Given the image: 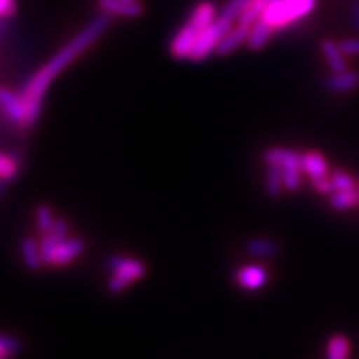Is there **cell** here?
I'll use <instances>...</instances> for the list:
<instances>
[{"instance_id":"cell-22","label":"cell","mask_w":359,"mask_h":359,"mask_svg":"<svg viewBox=\"0 0 359 359\" xmlns=\"http://www.w3.org/2000/svg\"><path fill=\"white\" fill-rule=\"evenodd\" d=\"M266 4H268V0H253V2L248 6V8H246V11L240 15L238 24L246 25V27H253L255 22H258L259 19H262Z\"/></svg>"},{"instance_id":"cell-26","label":"cell","mask_w":359,"mask_h":359,"mask_svg":"<svg viewBox=\"0 0 359 359\" xmlns=\"http://www.w3.org/2000/svg\"><path fill=\"white\" fill-rule=\"evenodd\" d=\"M19 351V341L8 334H0V359H12Z\"/></svg>"},{"instance_id":"cell-25","label":"cell","mask_w":359,"mask_h":359,"mask_svg":"<svg viewBox=\"0 0 359 359\" xmlns=\"http://www.w3.org/2000/svg\"><path fill=\"white\" fill-rule=\"evenodd\" d=\"M303 170L299 168H283V185L286 191H296L302 188Z\"/></svg>"},{"instance_id":"cell-29","label":"cell","mask_w":359,"mask_h":359,"mask_svg":"<svg viewBox=\"0 0 359 359\" xmlns=\"http://www.w3.org/2000/svg\"><path fill=\"white\" fill-rule=\"evenodd\" d=\"M311 185H313V188L316 191H320V193H333L334 191V188H333V185H331V180H330V177H326V178H320V180H311Z\"/></svg>"},{"instance_id":"cell-23","label":"cell","mask_w":359,"mask_h":359,"mask_svg":"<svg viewBox=\"0 0 359 359\" xmlns=\"http://www.w3.org/2000/svg\"><path fill=\"white\" fill-rule=\"evenodd\" d=\"M35 222H37V228L42 235L50 231L53 223H55V217H53L50 206L47 205L37 206V210H35Z\"/></svg>"},{"instance_id":"cell-28","label":"cell","mask_w":359,"mask_h":359,"mask_svg":"<svg viewBox=\"0 0 359 359\" xmlns=\"http://www.w3.org/2000/svg\"><path fill=\"white\" fill-rule=\"evenodd\" d=\"M338 45L344 55H359V39L341 40Z\"/></svg>"},{"instance_id":"cell-32","label":"cell","mask_w":359,"mask_h":359,"mask_svg":"<svg viewBox=\"0 0 359 359\" xmlns=\"http://www.w3.org/2000/svg\"><path fill=\"white\" fill-rule=\"evenodd\" d=\"M4 187H6V183H0V198H2V193H4Z\"/></svg>"},{"instance_id":"cell-8","label":"cell","mask_w":359,"mask_h":359,"mask_svg":"<svg viewBox=\"0 0 359 359\" xmlns=\"http://www.w3.org/2000/svg\"><path fill=\"white\" fill-rule=\"evenodd\" d=\"M268 271L258 264H246L236 271V283L243 290L257 291L262 290L268 283Z\"/></svg>"},{"instance_id":"cell-5","label":"cell","mask_w":359,"mask_h":359,"mask_svg":"<svg viewBox=\"0 0 359 359\" xmlns=\"http://www.w3.org/2000/svg\"><path fill=\"white\" fill-rule=\"evenodd\" d=\"M231 27H233V20L224 19V17L218 15L212 24L201 30L188 60L201 62L205 60V58H208L212 53H217L219 40L226 35V32L231 29Z\"/></svg>"},{"instance_id":"cell-1","label":"cell","mask_w":359,"mask_h":359,"mask_svg":"<svg viewBox=\"0 0 359 359\" xmlns=\"http://www.w3.org/2000/svg\"><path fill=\"white\" fill-rule=\"evenodd\" d=\"M110 13L105 12L97 15L95 19L85 27L82 32L75 35L64 48H60V50H58L42 69L35 72L32 77H30L29 83L25 85L20 93L27 109V127H32V125L39 120L40 114H42V103L50 83L72 64V62L77 60L90 45H93V42L105 32L107 27L110 24Z\"/></svg>"},{"instance_id":"cell-4","label":"cell","mask_w":359,"mask_h":359,"mask_svg":"<svg viewBox=\"0 0 359 359\" xmlns=\"http://www.w3.org/2000/svg\"><path fill=\"white\" fill-rule=\"evenodd\" d=\"M109 268L111 269V278L107 288L111 294H120L130 285H133L135 281L142 280L147 275L145 263L137 258L118 257V255L109 259Z\"/></svg>"},{"instance_id":"cell-21","label":"cell","mask_w":359,"mask_h":359,"mask_svg":"<svg viewBox=\"0 0 359 359\" xmlns=\"http://www.w3.org/2000/svg\"><path fill=\"white\" fill-rule=\"evenodd\" d=\"M19 173V160L12 155L0 154V183H11Z\"/></svg>"},{"instance_id":"cell-20","label":"cell","mask_w":359,"mask_h":359,"mask_svg":"<svg viewBox=\"0 0 359 359\" xmlns=\"http://www.w3.org/2000/svg\"><path fill=\"white\" fill-rule=\"evenodd\" d=\"M349 339L344 334H334L327 341L326 359H348Z\"/></svg>"},{"instance_id":"cell-35","label":"cell","mask_w":359,"mask_h":359,"mask_svg":"<svg viewBox=\"0 0 359 359\" xmlns=\"http://www.w3.org/2000/svg\"><path fill=\"white\" fill-rule=\"evenodd\" d=\"M268 2H269V0H268Z\"/></svg>"},{"instance_id":"cell-7","label":"cell","mask_w":359,"mask_h":359,"mask_svg":"<svg viewBox=\"0 0 359 359\" xmlns=\"http://www.w3.org/2000/svg\"><path fill=\"white\" fill-rule=\"evenodd\" d=\"M85 250V241L80 236H69L65 240L58 241L52 255L50 266H67L74 259H77Z\"/></svg>"},{"instance_id":"cell-33","label":"cell","mask_w":359,"mask_h":359,"mask_svg":"<svg viewBox=\"0 0 359 359\" xmlns=\"http://www.w3.org/2000/svg\"><path fill=\"white\" fill-rule=\"evenodd\" d=\"M127 2H135V0H127Z\"/></svg>"},{"instance_id":"cell-15","label":"cell","mask_w":359,"mask_h":359,"mask_svg":"<svg viewBox=\"0 0 359 359\" xmlns=\"http://www.w3.org/2000/svg\"><path fill=\"white\" fill-rule=\"evenodd\" d=\"M20 255L24 259L27 269L39 271L43 266L42 253H40V243L34 238H24L20 243Z\"/></svg>"},{"instance_id":"cell-30","label":"cell","mask_w":359,"mask_h":359,"mask_svg":"<svg viewBox=\"0 0 359 359\" xmlns=\"http://www.w3.org/2000/svg\"><path fill=\"white\" fill-rule=\"evenodd\" d=\"M15 12V0H0V19L11 17Z\"/></svg>"},{"instance_id":"cell-3","label":"cell","mask_w":359,"mask_h":359,"mask_svg":"<svg viewBox=\"0 0 359 359\" xmlns=\"http://www.w3.org/2000/svg\"><path fill=\"white\" fill-rule=\"evenodd\" d=\"M314 7H316V0H269L262 19L276 32L304 19L314 11Z\"/></svg>"},{"instance_id":"cell-24","label":"cell","mask_w":359,"mask_h":359,"mask_svg":"<svg viewBox=\"0 0 359 359\" xmlns=\"http://www.w3.org/2000/svg\"><path fill=\"white\" fill-rule=\"evenodd\" d=\"M251 2H253V0H228L226 6L222 8V12H219L218 15L235 22L240 19V15L248 8Z\"/></svg>"},{"instance_id":"cell-18","label":"cell","mask_w":359,"mask_h":359,"mask_svg":"<svg viewBox=\"0 0 359 359\" xmlns=\"http://www.w3.org/2000/svg\"><path fill=\"white\" fill-rule=\"evenodd\" d=\"M330 205L336 212H344V210L354 208V206L359 205V188L333 191L330 198Z\"/></svg>"},{"instance_id":"cell-2","label":"cell","mask_w":359,"mask_h":359,"mask_svg":"<svg viewBox=\"0 0 359 359\" xmlns=\"http://www.w3.org/2000/svg\"><path fill=\"white\" fill-rule=\"evenodd\" d=\"M217 17V8H215L212 2L198 4V6L193 8L190 19H188L185 25H183V29L175 35L173 42L170 45L172 55L175 58H178V60H187V58H190L200 32L205 27L212 24Z\"/></svg>"},{"instance_id":"cell-31","label":"cell","mask_w":359,"mask_h":359,"mask_svg":"<svg viewBox=\"0 0 359 359\" xmlns=\"http://www.w3.org/2000/svg\"><path fill=\"white\" fill-rule=\"evenodd\" d=\"M353 25H354V29L358 30L359 32V0H354V4H353Z\"/></svg>"},{"instance_id":"cell-13","label":"cell","mask_w":359,"mask_h":359,"mask_svg":"<svg viewBox=\"0 0 359 359\" xmlns=\"http://www.w3.org/2000/svg\"><path fill=\"white\" fill-rule=\"evenodd\" d=\"M302 170L309 180H320L330 177L327 161L320 151H308L302 154Z\"/></svg>"},{"instance_id":"cell-11","label":"cell","mask_w":359,"mask_h":359,"mask_svg":"<svg viewBox=\"0 0 359 359\" xmlns=\"http://www.w3.org/2000/svg\"><path fill=\"white\" fill-rule=\"evenodd\" d=\"M264 161L266 165H278L283 168H299L302 170V154L288 150V148L273 147L264 151Z\"/></svg>"},{"instance_id":"cell-27","label":"cell","mask_w":359,"mask_h":359,"mask_svg":"<svg viewBox=\"0 0 359 359\" xmlns=\"http://www.w3.org/2000/svg\"><path fill=\"white\" fill-rule=\"evenodd\" d=\"M331 185H333L334 191L339 190H351V188H358L356 182L349 177L346 172H341V170H334L333 173H330Z\"/></svg>"},{"instance_id":"cell-10","label":"cell","mask_w":359,"mask_h":359,"mask_svg":"<svg viewBox=\"0 0 359 359\" xmlns=\"http://www.w3.org/2000/svg\"><path fill=\"white\" fill-rule=\"evenodd\" d=\"M248 34H250V27L241 25V24L231 27V29L226 32V35L219 40V43L217 47V55H219V57L231 55V53L238 50L241 45H246Z\"/></svg>"},{"instance_id":"cell-16","label":"cell","mask_w":359,"mask_h":359,"mask_svg":"<svg viewBox=\"0 0 359 359\" xmlns=\"http://www.w3.org/2000/svg\"><path fill=\"white\" fill-rule=\"evenodd\" d=\"M246 253L251 255L255 258H275L280 251V246H278L276 241L269 240V238H253V240H248V243L245 245Z\"/></svg>"},{"instance_id":"cell-19","label":"cell","mask_w":359,"mask_h":359,"mask_svg":"<svg viewBox=\"0 0 359 359\" xmlns=\"http://www.w3.org/2000/svg\"><path fill=\"white\" fill-rule=\"evenodd\" d=\"M285 190L283 185V170L278 165H268L266 178H264V191L269 198H278L281 191Z\"/></svg>"},{"instance_id":"cell-6","label":"cell","mask_w":359,"mask_h":359,"mask_svg":"<svg viewBox=\"0 0 359 359\" xmlns=\"http://www.w3.org/2000/svg\"><path fill=\"white\" fill-rule=\"evenodd\" d=\"M0 110L13 125L29 128L27 127V109L22 95H17L7 87H0Z\"/></svg>"},{"instance_id":"cell-14","label":"cell","mask_w":359,"mask_h":359,"mask_svg":"<svg viewBox=\"0 0 359 359\" xmlns=\"http://www.w3.org/2000/svg\"><path fill=\"white\" fill-rule=\"evenodd\" d=\"M275 30L273 27L266 24L263 19H259L258 22H255L253 27H250V34H248V40H246V47L253 52H259L266 47V43L271 39V35Z\"/></svg>"},{"instance_id":"cell-12","label":"cell","mask_w":359,"mask_h":359,"mask_svg":"<svg viewBox=\"0 0 359 359\" xmlns=\"http://www.w3.org/2000/svg\"><path fill=\"white\" fill-rule=\"evenodd\" d=\"M359 87V74L354 70L333 72L326 79V88L331 93H348Z\"/></svg>"},{"instance_id":"cell-34","label":"cell","mask_w":359,"mask_h":359,"mask_svg":"<svg viewBox=\"0 0 359 359\" xmlns=\"http://www.w3.org/2000/svg\"><path fill=\"white\" fill-rule=\"evenodd\" d=\"M358 188H359V183H358Z\"/></svg>"},{"instance_id":"cell-9","label":"cell","mask_w":359,"mask_h":359,"mask_svg":"<svg viewBox=\"0 0 359 359\" xmlns=\"http://www.w3.org/2000/svg\"><path fill=\"white\" fill-rule=\"evenodd\" d=\"M97 6L102 12L110 15L127 17V19H137L143 13V6L138 0L127 2V0H97Z\"/></svg>"},{"instance_id":"cell-17","label":"cell","mask_w":359,"mask_h":359,"mask_svg":"<svg viewBox=\"0 0 359 359\" xmlns=\"http://www.w3.org/2000/svg\"><path fill=\"white\" fill-rule=\"evenodd\" d=\"M321 52L325 60L330 65L331 72H343L346 70V60H344V53L341 52L339 45L334 43L333 40L325 39L321 42Z\"/></svg>"}]
</instances>
